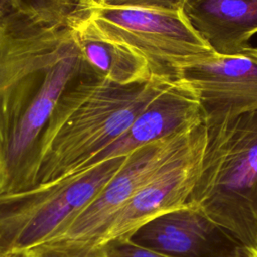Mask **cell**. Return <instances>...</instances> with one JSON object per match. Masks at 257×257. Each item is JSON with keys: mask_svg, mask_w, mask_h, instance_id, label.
I'll return each mask as SVG.
<instances>
[{"mask_svg": "<svg viewBox=\"0 0 257 257\" xmlns=\"http://www.w3.org/2000/svg\"><path fill=\"white\" fill-rule=\"evenodd\" d=\"M88 68L69 26L45 22L30 4L0 25V195L37 186L53 108Z\"/></svg>", "mask_w": 257, "mask_h": 257, "instance_id": "cell-1", "label": "cell"}, {"mask_svg": "<svg viewBox=\"0 0 257 257\" xmlns=\"http://www.w3.org/2000/svg\"><path fill=\"white\" fill-rule=\"evenodd\" d=\"M171 83L152 77L120 85L90 68L79 74L60 95L43 132L37 186L80 170L120 137Z\"/></svg>", "mask_w": 257, "mask_h": 257, "instance_id": "cell-2", "label": "cell"}, {"mask_svg": "<svg viewBox=\"0 0 257 257\" xmlns=\"http://www.w3.org/2000/svg\"><path fill=\"white\" fill-rule=\"evenodd\" d=\"M188 206L240 246H257V111L207 122Z\"/></svg>", "mask_w": 257, "mask_h": 257, "instance_id": "cell-3", "label": "cell"}, {"mask_svg": "<svg viewBox=\"0 0 257 257\" xmlns=\"http://www.w3.org/2000/svg\"><path fill=\"white\" fill-rule=\"evenodd\" d=\"M67 20L120 44L143 57L152 77L174 82L189 65L215 57L212 46L194 29L182 9L154 10L75 6Z\"/></svg>", "mask_w": 257, "mask_h": 257, "instance_id": "cell-4", "label": "cell"}, {"mask_svg": "<svg viewBox=\"0 0 257 257\" xmlns=\"http://www.w3.org/2000/svg\"><path fill=\"white\" fill-rule=\"evenodd\" d=\"M126 156L107 159L25 192L0 195V256L27 253L60 238Z\"/></svg>", "mask_w": 257, "mask_h": 257, "instance_id": "cell-5", "label": "cell"}, {"mask_svg": "<svg viewBox=\"0 0 257 257\" xmlns=\"http://www.w3.org/2000/svg\"><path fill=\"white\" fill-rule=\"evenodd\" d=\"M206 135L205 122L183 134L142 146L125 158L115 175L57 240L95 244L117 212L171 162ZM52 241V242H54Z\"/></svg>", "mask_w": 257, "mask_h": 257, "instance_id": "cell-6", "label": "cell"}, {"mask_svg": "<svg viewBox=\"0 0 257 257\" xmlns=\"http://www.w3.org/2000/svg\"><path fill=\"white\" fill-rule=\"evenodd\" d=\"M179 79L196 93L205 123L257 111V47L189 65Z\"/></svg>", "mask_w": 257, "mask_h": 257, "instance_id": "cell-7", "label": "cell"}, {"mask_svg": "<svg viewBox=\"0 0 257 257\" xmlns=\"http://www.w3.org/2000/svg\"><path fill=\"white\" fill-rule=\"evenodd\" d=\"M206 135L188 152L171 162L148 182L113 217L93 245L131 240L150 221L184 208L196 184L206 145Z\"/></svg>", "mask_w": 257, "mask_h": 257, "instance_id": "cell-8", "label": "cell"}, {"mask_svg": "<svg viewBox=\"0 0 257 257\" xmlns=\"http://www.w3.org/2000/svg\"><path fill=\"white\" fill-rule=\"evenodd\" d=\"M202 122L204 117L196 93L183 80H176L147 105L120 137L77 172L107 159L126 156L147 144L183 134Z\"/></svg>", "mask_w": 257, "mask_h": 257, "instance_id": "cell-9", "label": "cell"}, {"mask_svg": "<svg viewBox=\"0 0 257 257\" xmlns=\"http://www.w3.org/2000/svg\"><path fill=\"white\" fill-rule=\"evenodd\" d=\"M182 10L194 29L219 54L246 46L257 33V0H197Z\"/></svg>", "mask_w": 257, "mask_h": 257, "instance_id": "cell-10", "label": "cell"}, {"mask_svg": "<svg viewBox=\"0 0 257 257\" xmlns=\"http://www.w3.org/2000/svg\"><path fill=\"white\" fill-rule=\"evenodd\" d=\"M214 230L210 221L186 206L150 221L131 240L169 256L193 257L204 251Z\"/></svg>", "mask_w": 257, "mask_h": 257, "instance_id": "cell-11", "label": "cell"}, {"mask_svg": "<svg viewBox=\"0 0 257 257\" xmlns=\"http://www.w3.org/2000/svg\"><path fill=\"white\" fill-rule=\"evenodd\" d=\"M66 24L84 61L97 75L120 85L144 82L152 78L148 63L136 52L101 38L70 20Z\"/></svg>", "mask_w": 257, "mask_h": 257, "instance_id": "cell-12", "label": "cell"}, {"mask_svg": "<svg viewBox=\"0 0 257 257\" xmlns=\"http://www.w3.org/2000/svg\"><path fill=\"white\" fill-rule=\"evenodd\" d=\"M30 253L33 257H108L102 245L54 241L40 245Z\"/></svg>", "mask_w": 257, "mask_h": 257, "instance_id": "cell-13", "label": "cell"}, {"mask_svg": "<svg viewBox=\"0 0 257 257\" xmlns=\"http://www.w3.org/2000/svg\"><path fill=\"white\" fill-rule=\"evenodd\" d=\"M34 12L45 22L66 24L73 7L68 0H28Z\"/></svg>", "mask_w": 257, "mask_h": 257, "instance_id": "cell-14", "label": "cell"}, {"mask_svg": "<svg viewBox=\"0 0 257 257\" xmlns=\"http://www.w3.org/2000/svg\"><path fill=\"white\" fill-rule=\"evenodd\" d=\"M92 3L106 7H130L154 10L182 9L180 0H95Z\"/></svg>", "mask_w": 257, "mask_h": 257, "instance_id": "cell-15", "label": "cell"}, {"mask_svg": "<svg viewBox=\"0 0 257 257\" xmlns=\"http://www.w3.org/2000/svg\"><path fill=\"white\" fill-rule=\"evenodd\" d=\"M103 246L108 257H173L141 246L133 240L113 242Z\"/></svg>", "mask_w": 257, "mask_h": 257, "instance_id": "cell-16", "label": "cell"}, {"mask_svg": "<svg viewBox=\"0 0 257 257\" xmlns=\"http://www.w3.org/2000/svg\"><path fill=\"white\" fill-rule=\"evenodd\" d=\"M29 5L25 0H0V25Z\"/></svg>", "mask_w": 257, "mask_h": 257, "instance_id": "cell-17", "label": "cell"}, {"mask_svg": "<svg viewBox=\"0 0 257 257\" xmlns=\"http://www.w3.org/2000/svg\"><path fill=\"white\" fill-rule=\"evenodd\" d=\"M235 252L238 257H257V246H240Z\"/></svg>", "mask_w": 257, "mask_h": 257, "instance_id": "cell-18", "label": "cell"}, {"mask_svg": "<svg viewBox=\"0 0 257 257\" xmlns=\"http://www.w3.org/2000/svg\"><path fill=\"white\" fill-rule=\"evenodd\" d=\"M10 257H33L30 253H23V254H17V255H13V256H10Z\"/></svg>", "mask_w": 257, "mask_h": 257, "instance_id": "cell-19", "label": "cell"}, {"mask_svg": "<svg viewBox=\"0 0 257 257\" xmlns=\"http://www.w3.org/2000/svg\"><path fill=\"white\" fill-rule=\"evenodd\" d=\"M68 1L70 2V4L72 5L73 8L82 2V0H68Z\"/></svg>", "mask_w": 257, "mask_h": 257, "instance_id": "cell-20", "label": "cell"}, {"mask_svg": "<svg viewBox=\"0 0 257 257\" xmlns=\"http://www.w3.org/2000/svg\"><path fill=\"white\" fill-rule=\"evenodd\" d=\"M95 0H82V2L80 3V4H78L77 6H79V5H84V4H88V3H92V2H94Z\"/></svg>", "mask_w": 257, "mask_h": 257, "instance_id": "cell-21", "label": "cell"}, {"mask_svg": "<svg viewBox=\"0 0 257 257\" xmlns=\"http://www.w3.org/2000/svg\"><path fill=\"white\" fill-rule=\"evenodd\" d=\"M193 1H197V0H180V2H181V6H183V5H184V4H186V3L193 2Z\"/></svg>", "mask_w": 257, "mask_h": 257, "instance_id": "cell-22", "label": "cell"}, {"mask_svg": "<svg viewBox=\"0 0 257 257\" xmlns=\"http://www.w3.org/2000/svg\"><path fill=\"white\" fill-rule=\"evenodd\" d=\"M224 257H238V255H237V253L234 251V253H232L231 255H229V256H224Z\"/></svg>", "mask_w": 257, "mask_h": 257, "instance_id": "cell-23", "label": "cell"}, {"mask_svg": "<svg viewBox=\"0 0 257 257\" xmlns=\"http://www.w3.org/2000/svg\"><path fill=\"white\" fill-rule=\"evenodd\" d=\"M0 257H1V256H0Z\"/></svg>", "mask_w": 257, "mask_h": 257, "instance_id": "cell-24", "label": "cell"}]
</instances>
